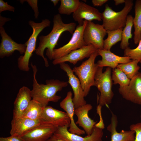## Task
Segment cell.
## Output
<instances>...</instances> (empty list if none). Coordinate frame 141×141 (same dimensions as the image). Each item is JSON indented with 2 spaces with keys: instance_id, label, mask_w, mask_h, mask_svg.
<instances>
[{
  "instance_id": "ab89813d",
  "label": "cell",
  "mask_w": 141,
  "mask_h": 141,
  "mask_svg": "<svg viewBox=\"0 0 141 141\" xmlns=\"http://www.w3.org/2000/svg\"><path fill=\"white\" fill-rule=\"evenodd\" d=\"M140 119H141V114L140 115Z\"/></svg>"
},
{
  "instance_id": "9c48e42d",
  "label": "cell",
  "mask_w": 141,
  "mask_h": 141,
  "mask_svg": "<svg viewBox=\"0 0 141 141\" xmlns=\"http://www.w3.org/2000/svg\"><path fill=\"white\" fill-rule=\"evenodd\" d=\"M40 120L42 125L57 128L69 125L70 123L66 112L48 106L44 108Z\"/></svg>"
},
{
  "instance_id": "cb8c5ba5",
  "label": "cell",
  "mask_w": 141,
  "mask_h": 141,
  "mask_svg": "<svg viewBox=\"0 0 141 141\" xmlns=\"http://www.w3.org/2000/svg\"><path fill=\"white\" fill-rule=\"evenodd\" d=\"M44 108L39 102L32 99L21 117L33 120H40Z\"/></svg>"
},
{
  "instance_id": "9a60e30c",
  "label": "cell",
  "mask_w": 141,
  "mask_h": 141,
  "mask_svg": "<svg viewBox=\"0 0 141 141\" xmlns=\"http://www.w3.org/2000/svg\"><path fill=\"white\" fill-rule=\"evenodd\" d=\"M97 50L92 45H86L73 51L62 57L54 60L52 63L55 65L67 62L75 65L78 61H81L85 58H89Z\"/></svg>"
},
{
  "instance_id": "484cf974",
  "label": "cell",
  "mask_w": 141,
  "mask_h": 141,
  "mask_svg": "<svg viewBox=\"0 0 141 141\" xmlns=\"http://www.w3.org/2000/svg\"><path fill=\"white\" fill-rule=\"evenodd\" d=\"M123 28L114 30L107 31L108 37L104 40L103 49L110 50L112 46L121 41Z\"/></svg>"
},
{
  "instance_id": "f546056e",
  "label": "cell",
  "mask_w": 141,
  "mask_h": 141,
  "mask_svg": "<svg viewBox=\"0 0 141 141\" xmlns=\"http://www.w3.org/2000/svg\"><path fill=\"white\" fill-rule=\"evenodd\" d=\"M138 46L135 49H131L128 47L124 50V56H127L132 60H141V39Z\"/></svg>"
},
{
  "instance_id": "4dcf8cb0",
  "label": "cell",
  "mask_w": 141,
  "mask_h": 141,
  "mask_svg": "<svg viewBox=\"0 0 141 141\" xmlns=\"http://www.w3.org/2000/svg\"><path fill=\"white\" fill-rule=\"evenodd\" d=\"M130 130L135 132V138L134 141H141V122L131 125Z\"/></svg>"
},
{
  "instance_id": "1f68e13d",
  "label": "cell",
  "mask_w": 141,
  "mask_h": 141,
  "mask_svg": "<svg viewBox=\"0 0 141 141\" xmlns=\"http://www.w3.org/2000/svg\"><path fill=\"white\" fill-rule=\"evenodd\" d=\"M20 2L22 4L25 2H27L29 5L31 7L34 11V16L36 19H37L39 15V11L38 6L37 0H20Z\"/></svg>"
},
{
  "instance_id": "d6986e66",
  "label": "cell",
  "mask_w": 141,
  "mask_h": 141,
  "mask_svg": "<svg viewBox=\"0 0 141 141\" xmlns=\"http://www.w3.org/2000/svg\"><path fill=\"white\" fill-rule=\"evenodd\" d=\"M92 108L91 104H86L75 109L74 110L75 114L78 118L76 124L81 127L87 136L92 134L96 122L88 116L89 112Z\"/></svg>"
},
{
  "instance_id": "5bb4252c",
  "label": "cell",
  "mask_w": 141,
  "mask_h": 141,
  "mask_svg": "<svg viewBox=\"0 0 141 141\" xmlns=\"http://www.w3.org/2000/svg\"><path fill=\"white\" fill-rule=\"evenodd\" d=\"M73 17L79 25H82L84 20L92 21L93 20L101 21L102 13L94 7L80 1L76 10L73 13Z\"/></svg>"
},
{
  "instance_id": "6da1fadb",
  "label": "cell",
  "mask_w": 141,
  "mask_h": 141,
  "mask_svg": "<svg viewBox=\"0 0 141 141\" xmlns=\"http://www.w3.org/2000/svg\"><path fill=\"white\" fill-rule=\"evenodd\" d=\"M53 22V27L50 33L46 35H42L39 37V45L35 50L36 54L42 58L45 66L46 67L49 66V64L47 58L44 55L45 49L47 48L46 55L49 59L52 60L53 50L57 45L58 41L61 34L66 31L72 34L76 28V25L75 22L64 23L59 14L54 16Z\"/></svg>"
},
{
  "instance_id": "ac0fdd59",
  "label": "cell",
  "mask_w": 141,
  "mask_h": 141,
  "mask_svg": "<svg viewBox=\"0 0 141 141\" xmlns=\"http://www.w3.org/2000/svg\"><path fill=\"white\" fill-rule=\"evenodd\" d=\"M99 55L102 59L98 60L96 63L99 67H108L113 69L117 67L120 64L130 62L132 60L127 56H120L112 52L110 50L97 49Z\"/></svg>"
},
{
  "instance_id": "4316f807",
  "label": "cell",
  "mask_w": 141,
  "mask_h": 141,
  "mask_svg": "<svg viewBox=\"0 0 141 141\" xmlns=\"http://www.w3.org/2000/svg\"><path fill=\"white\" fill-rule=\"evenodd\" d=\"M60 5L58 9L60 14L70 15L77 9L80 1L79 0H60Z\"/></svg>"
},
{
  "instance_id": "f1b7e54d",
  "label": "cell",
  "mask_w": 141,
  "mask_h": 141,
  "mask_svg": "<svg viewBox=\"0 0 141 141\" xmlns=\"http://www.w3.org/2000/svg\"><path fill=\"white\" fill-rule=\"evenodd\" d=\"M111 78L113 84H118L120 86L128 85L130 80L122 70L117 67L113 69Z\"/></svg>"
},
{
  "instance_id": "7402d4cb",
  "label": "cell",
  "mask_w": 141,
  "mask_h": 141,
  "mask_svg": "<svg viewBox=\"0 0 141 141\" xmlns=\"http://www.w3.org/2000/svg\"><path fill=\"white\" fill-rule=\"evenodd\" d=\"M111 117L110 123L107 127L108 131L111 133L110 141H134L135 138V132L130 130H122L118 132L116 130L118 124L117 117L111 111Z\"/></svg>"
},
{
  "instance_id": "4fadbf2b",
  "label": "cell",
  "mask_w": 141,
  "mask_h": 141,
  "mask_svg": "<svg viewBox=\"0 0 141 141\" xmlns=\"http://www.w3.org/2000/svg\"><path fill=\"white\" fill-rule=\"evenodd\" d=\"M1 37L0 45V57L2 58L12 55L15 51L21 54L25 53L26 46L25 44L18 43L13 40L6 32L3 26H0Z\"/></svg>"
},
{
  "instance_id": "8fae6325",
  "label": "cell",
  "mask_w": 141,
  "mask_h": 141,
  "mask_svg": "<svg viewBox=\"0 0 141 141\" xmlns=\"http://www.w3.org/2000/svg\"><path fill=\"white\" fill-rule=\"evenodd\" d=\"M118 90L126 100L141 105V72H138L130 79L128 85L119 86Z\"/></svg>"
},
{
  "instance_id": "277c9868",
  "label": "cell",
  "mask_w": 141,
  "mask_h": 141,
  "mask_svg": "<svg viewBox=\"0 0 141 141\" xmlns=\"http://www.w3.org/2000/svg\"><path fill=\"white\" fill-rule=\"evenodd\" d=\"M28 23L32 29V33L25 43L26 48L24 55L20 56L17 60L19 69L24 72H28L30 70L29 60L33 52L36 50V42L38 35L44 29L50 26L51 22L49 20L45 19L42 20V22L39 23H36L30 20Z\"/></svg>"
},
{
  "instance_id": "8992f818",
  "label": "cell",
  "mask_w": 141,
  "mask_h": 141,
  "mask_svg": "<svg viewBox=\"0 0 141 141\" xmlns=\"http://www.w3.org/2000/svg\"><path fill=\"white\" fill-rule=\"evenodd\" d=\"M103 68L98 67L95 77L94 86L97 87L100 93L98 103L101 107L110 104L114 95L112 90L111 68L108 67L103 72Z\"/></svg>"
},
{
  "instance_id": "5b68a950",
  "label": "cell",
  "mask_w": 141,
  "mask_h": 141,
  "mask_svg": "<svg viewBox=\"0 0 141 141\" xmlns=\"http://www.w3.org/2000/svg\"><path fill=\"white\" fill-rule=\"evenodd\" d=\"M98 55L97 50L80 66L73 69L80 81L85 97L89 94L91 87L95 85V76L98 67L95 61Z\"/></svg>"
},
{
  "instance_id": "e0dca14e",
  "label": "cell",
  "mask_w": 141,
  "mask_h": 141,
  "mask_svg": "<svg viewBox=\"0 0 141 141\" xmlns=\"http://www.w3.org/2000/svg\"><path fill=\"white\" fill-rule=\"evenodd\" d=\"M31 90L23 86L21 88L17 94L14 103L13 118L22 116L32 100Z\"/></svg>"
},
{
  "instance_id": "836d02e7",
  "label": "cell",
  "mask_w": 141,
  "mask_h": 141,
  "mask_svg": "<svg viewBox=\"0 0 141 141\" xmlns=\"http://www.w3.org/2000/svg\"><path fill=\"white\" fill-rule=\"evenodd\" d=\"M0 141H24L21 137L11 136L7 137H1Z\"/></svg>"
},
{
  "instance_id": "ffe728a7",
  "label": "cell",
  "mask_w": 141,
  "mask_h": 141,
  "mask_svg": "<svg viewBox=\"0 0 141 141\" xmlns=\"http://www.w3.org/2000/svg\"><path fill=\"white\" fill-rule=\"evenodd\" d=\"M72 95L71 91L68 92L66 97L60 102V107L66 112L70 119L69 131L72 133L80 135L85 134V133L83 130L79 128L74 122L73 117L75 114V109Z\"/></svg>"
},
{
  "instance_id": "7c38bea8",
  "label": "cell",
  "mask_w": 141,
  "mask_h": 141,
  "mask_svg": "<svg viewBox=\"0 0 141 141\" xmlns=\"http://www.w3.org/2000/svg\"><path fill=\"white\" fill-rule=\"evenodd\" d=\"M69 127L67 125L58 127L54 134L65 141H103V129L95 125L92 134L84 137L70 133L68 130Z\"/></svg>"
},
{
  "instance_id": "7a4b0ae2",
  "label": "cell",
  "mask_w": 141,
  "mask_h": 141,
  "mask_svg": "<svg viewBox=\"0 0 141 141\" xmlns=\"http://www.w3.org/2000/svg\"><path fill=\"white\" fill-rule=\"evenodd\" d=\"M33 72L32 89L31 90L32 99L40 103L43 108L47 106L50 102H58L61 98L56 93L67 86L68 83L53 79L47 80L46 84H39L36 78L37 72L36 66L32 63Z\"/></svg>"
},
{
  "instance_id": "2e32d148",
  "label": "cell",
  "mask_w": 141,
  "mask_h": 141,
  "mask_svg": "<svg viewBox=\"0 0 141 141\" xmlns=\"http://www.w3.org/2000/svg\"><path fill=\"white\" fill-rule=\"evenodd\" d=\"M41 124L40 120H33L22 117L13 118L11 121L10 133L11 136L21 137Z\"/></svg>"
},
{
  "instance_id": "d590c367",
  "label": "cell",
  "mask_w": 141,
  "mask_h": 141,
  "mask_svg": "<svg viewBox=\"0 0 141 141\" xmlns=\"http://www.w3.org/2000/svg\"><path fill=\"white\" fill-rule=\"evenodd\" d=\"M46 141H65L62 139L54 134Z\"/></svg>"
},
{
  "instance_id": "e575fe53",
  "label": "cell",
  "mask_w": 141,
  "mask_h": 141,
  "mask_svg": "<svg viewBox=\"0 0 141 141\" xmlns=\"http://www.w3.org/2000/svg\"><path fill=\"white\" fill-rule=\"evenodd\" d=\"M108 1V0H92V2L94 6H101Z\"/></svg>"
},
{
  "instance_id": "30bf717a",
  "label": "cell",
  "mask_w": 141,
  "mask_h": 141,
  "mask_svg": "<svg viewBox=\"0 0 141 141\" xmlns=\"http://www.w3.org/2000/svg\"><path fill=\"white\" fill-rule=\"evenodd\" d=\"M59 64L60 68L66 73L68 78V82L73 90L74 93L73 101L75 109L86 104L80 82L78 78L74 74L73 69L65 63Z\"/></svg>"
},
{
  "instance_id": "f35d334b",
  "label": "cell",
  "mask_w": 141,
  "mask_h": 141,
  "mask_svg": "<svg viewBox=\"0 0 141 141\" xmlns=\"http://www.w3.org/2000/svg\"><path fill=\"white\" fill-rule=\"evenodd\" d=\"M60 1L59 0H51L50 1L53 3L54 6L55 7Z\"/></svg>"
},
{
  "instance_id": "60d3db41",
  "label": "cell",
  "mask_w": 141,
  "mask_h": 141,
  "mask_svg": "<svg viewBox=\"0 0 141 141\" xmlns=\"http://www.w3.org/2000/svg\"><path fill=\"white\" fill-rule=\"evenodd\" d=\"M139 62L141 63V60Z\"/></svg>"
},
{
  "instance_id": "8d00e7d4",
  "label": "cell",
  "mask_w": 141,
  "mask_h": 141,
  "mask_svg": "<svg viewBox=\"0 0 141 141\" xmlns=\"http://www.w3.org/2000/svg\"><path fill=\"white\" fill-rule=\"evenodd\" d=\"M10 20V19L3 17L0 14V26H3L6 22Z\"/></svg>"
},
{
  "instance_id": "83f0119b",
  "label": "cell",
  "mask_w": 141,
  "mask_h": 141,
  "mask_svg": "<svg viewBox=\"0 0 141 141\" xmlns=\"http://www.w3.org/2000/svg\"><path fill=\"white\" fill-rule=\"evenodd\" d=\"M139 62L137 60H132L130 62L119 64L116 67L122 70L128 78L131 79L139 72L140 68L138 65Z\"/></svg>"
},
{
  "instance_id": "ba28073f",
  "label": "cell",
  "mask_w": 141,
  "mask_h": 141,
  "mask_svg": "<svg viewBox=\"0 0 141 141\" xmlns=\"http://www.w3.org/2000/svg\"><path fill=\"white\" fill-rule=\"evenodd\" d=\"M107 34V31L102 25L87 21L83 38L86 45H91L97 49H103L104 38Z\"/></svg>"
},
{
  "instance_id": "d4e9b609",
  "label": "cell",
  "mask_w": 141,
  "mask_h": 141,
  "mask_svg": "<svg viewBox=\"0 0 141 141\" xmlns=\"http://www.w3.org/2000/svg\"><path fill=\"white\" fill-rule=\"evenodd\" d=\"M133 17L130 15H128L127 18L126 25L123 29L122 34V39L120 44V48L125 50L128 47L129 40L132 39V29L133 25Z\"/></svg>"
},
{
  "instance_id": "d6a6232c",
  "label": "cell",
  "mask_w": 141,
  "mask_h": 141,
  "mask_svg": "<svg viewBox=\"0 0 141 141\" xmlns=\"http://www.w3.org/2000/svg\"><path fill=\"white\" fill-rule=\"evenodd\" d=\"M15 9L13 6L8 4L3 0H0V13L4 11L14 12Z\"/></svg>"
},
{
  "instance_id": "52a82bcc",
  "label": "cell",
  "mask_w": 141,
  "mask_h": 141,
  "mask_svg": "<svg viewBox=\"0 0 141 141\" xmlns=\"http://www.w3.org/2000/svg\"><path fill=\"white\" fill-rule=\"evenodd\" d=\"M87 21L84 20L82 25L76 27L70 40L66 44L59 48L54 49L52 57V60L62 57L74 50L86 46L83 38V33Z\"/></svg>"
},
{
  "instance_id": "3957f363",
  "label": "cell",
  "mask_w": 141,
  "mask_h": 141,
  "mask_svg": "<svg viewBox=\"0 0 141 141\" xmlns=\"http://www.w3.org/2000/svg\"><path fill=\"white\" fill-rule=\"evenodd\" d=\"M123 8L120 11L113 10L108 4L102 13V25L106 30H114L124 27L128 14L132 10L133 5L132 0H126Z\"/></svg>"
},
{
  "instance_id": "44dd1931",
  "label": "cell",
  "mask_w": 141,
  "mask_h": 141,
  "mask_svg": "<svg viewBox=\"0 0 141 141\" xmlns=\"http://www.w3.org/2000/svg\"><path fill=\"white\" fill-rule=\"evenodd\" d=\"M57 128L41 124L21 137L24 141H46L54 133Z\"/></svg>"
},
{
  "instance_id": "603a6c76",
  "label": "cell",
  "mask_w": 141,
  "mask_h": 141,
  "mask_svg": "<svg viewBox=\"0 0 141 141\" xmlns=\"http://www.w3.org/2000/svg\"><path fill=\"white\" fill-rule=\"evenodd\" d=\"M134 12L135 16L133 19L134 29L133 39L134 43L137 44L141 39V0L135 1Z\"/></svg>"
},
{
  "instance_id": "74e56055",
  "label": "cell",
  "mask_w": 141,
  "mask_h": 141,
  "mask_svg": "<svg viewBox=\"0 0 141 141\" xmlns=\"http://www.w3.org/2000/svg\"><path fill=\"white\" fill-rule=\"evenodd\" d=\"M115 4L116 5H118L120 4L125 3L126 0H114Z\"/></svg>"
}]
</instances>
